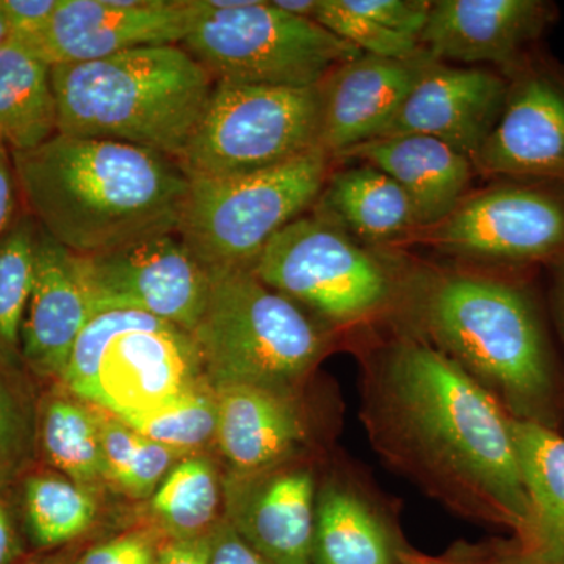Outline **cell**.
<instances>
[{
	"label": "cell",
	"instance_id": "23",
	"mask_svg": "<svg viewBox=\"0 0 564 564\" xmlns=\"http://www.w3.org/2000/svg\"><path fill=\"white\" fill-rule=\"evenodd\" d=\"M51 70L20 41L0 47V141L10 152L35 150L57 135Z\"/></svg>",
	"mask_w": 564,
	"mask_h": 564
},
{
	"label": "cell",
	"instance_id": "2",
	"mask_svg": "<svg viewBox=\"0 0 564 564\" xmlns=\"http://www.w3.org/2000/svg\"><path fill=\"white\" fill-rule=\"evenodd\" d=\"M11 158L25 214L80 258L180 229L191 182L161 152L57 133Z\"/></svg>",
	"mask_w": 564,
	"mask_h": 564
},
{
	"label": "cell",
	"instance_id": "1",
	"mask_svg": "<svg viewBox=\"0 0 564 564\" xmlns=\"http://www.w3.org/2000/svg\"><path fill=\"white\" fill-rule=\"evenodd\" d=\"M386 426L415 466L529 533V497L516 455L511 419L491 392L443 351L402 340L378 389Z\"/></svg>",
	"mask_w": 564,
	"mask_h": 564
},
{
	"label": "cell",
	"instance_id": "25",
	"mask_svg": "<svg viewBox=\"0 0 564 564\" xmlns=\"http://www.w3.org/2000/svg\"><path fill=\"white\" fill-rule=\"evenodd\" d=\"M391 538L361 497L323 489L315 505L313 564H397Z\"/></svg>",
	"mask_w": 564,
	"mask_h": 564
},
{
	"label": "cell",
	"instance_id": "29",
	"mask_svg": "<svg viewBox=\"0 0 564 564\" xmlns=\"http://www.w3.org/2000/svg\"><path fill=\"white\" fill-rule=\"evenodd\" d=\"M24 503L33 540L43 547L76 540L90 529L98 513L90 489L54 474L29 477Z\"/></svg>",
	"mask_w": 564,
	"mask_h": 564
},
{
	"label": "cell",
	"instance_id": "15",
	"mask_svg": "<svg viewBox=\"0 0 564 564\" xmlns=\"http://www.w3.org/2000/svg\"><path fill=\"white\" fill-rule=\"evenodd\" d=\"M225 519L270 564H313L315 485L304 467L282 463L223 481Z\"/></svg>",
	"mask_w": 564,
	"mask_h": 564
},
{
	"label": "cell",
	"instance_id": "35",
	"mask_svg": "<svg viewBox=\"0 0 564 564\" xmlns=\"http://www.w3.org/2000/svg\"><path fill=\"white\" fill-rule=\"evenodd\" d=\"M61 0H0L10 39L29 43L46 31Z\"/></svg>",
	"mask_w": 564,
	"mask_h": 564
},
{
	"label": "cell",
	"instance_id": "27",
	"mask_svg": "<svg viewBox=\"0 0 564 564\" xmlns=\"http://www.w3.org/2000/svg\"><path fill=\"white\" fill-rule=\"evenodd\" d=\"M220 478L209 458L188 455L151 496V511L173 540L207 536L220 519Z\"/></svg>",
	"mask_w": 564,
	"mask_h": 564
},
{
	"label": "cell",
	"instance_id": "24",
	"mask_svg": "<svg viewBox=\"0 0 564 564\" xmlns=\"http://www.w3.org/2000/svg\"><path fill=\"white\" fill-rule=\"evenodd\" d=\"M325 204L345 228L369 242L397 245L421 226L406 192L370 165L334 174Z\"/></svg>",
	"mask_w": 564,
	"mask_h": 564
},
{
	"label": "cell",
	"instance_id": "40",
	"mask_svg": "<svg viewBox=\"0 0 564 564\" xmlns=\"http://www.w3.org/2000/svg\"><path fill=\"white\" fill-rule=\"evenodd\" d=\"M17 554L18 540L13 521H11L9 508L0 500V564L13 563Z\"/></svg>",
	"mask_w": 564,
	"mask_h": 564
},
{
	"label": "cell",
	"instance_id": "26",
	"mask_svg": "<svg viewBox=\"0 0 564 564\" xmlns=\"http://www.w3.org/2000/svg\"><path fill=\"white\" fill-rule=\"evenodd\" d=\"M39 441L44 458L63 477L90 489L107 481L96 408L70 393H52L41 404Z\"/></svg>",
	"mask_w": 564,
	"mask_h": 564
},
{
	"label": "cell",
	"instance_id": "31",
	"mask_svg": "<svg viewBox=\"0 0 564 564\" xmlns=\"http://www.w3.org/2000/svg\"><path fill=\"white\" fill-rule=\"evenodd\" d=\"M217 397L207 381L177 393L151 410L126 415L120 421L135 432L185 455H193L215 441Z\"/></svg>",
	"mask_w": 564,
	"mask_h": 564
},
{
	"label": "cell",
	"instance_id": "41",
	"mask_svg": "<svg viewBox=\"0 0 564 564\" xmlns=\"http://www.w3.org/2000/svg\"><path fill=\"white\" fill-rule=\"evenodd\" d=\"M272 3L276 9L285 11V13L293 14V17L314 21L318 0H272Z\"/></svg>",
	"mask_w": 564,
	"mask_h": 564
},
{
	"label": "cell",
	"instance_id": "7",
	"mask_svg": "<svg viewBox=\"0 0 564 564\" xmlns=\"http://www.w3.org/2000/svg\"><path fill=\"white\" fill-rule=\"evenodd\" d=\"M325 150L232 177H188L177 236L210 273L251 270L267 243L302 217L328 181Z\"/></svg>",
	"mask_w": 564,
	"mask_h": 564
},
{
	"label": "cell",
	"instance_id": "30",
	"mask_svg": "<svg viewBox=\"0 0 564 564\" xmlns=\"http://www.w3.org/2000/svg\"><path fill=\"white\" fill-rule=\"evenodd\" d=\"M39 225L22 212L0 237V359L17 367L21 358V326L32 291Z\"/></svg>",
	"mask_w": 564,
	"mask_h": 564
},
{
	"label": "cell",
	"instance_id": "42",
	"mask_svg": "<svg viewBox=\"0 0 564 564\" xmlns=\"http://www.w3.org/2000/svg\"><path fill=\"white\" fill-rule=\"evenodd\" d=\"M10 40L9 25H7L6 18H3L2 11H0V47Z\"/></svg>",
	"mask_w": 564,
	"mask_h": 564
},
{
	"label": "cell",
	"instance_id": "39",
	"mask_svg": "<svg viewBox=\"0 0 564 564\" xmlns=\"http://www.w3.org/2000/svg\"><path fill=\"white\" fill-rule=\"evenodd\" d=\"M155 564H209L207 538L173 540L158 551Z\"/></svg>",
	"mask_w": 564,
	"mask_h": 564
},
{
	"label": "cell",
	"instance_id": "36",
	"mask_svg": "<svg viewBox=\"0 0 564 564\" xmlns=\"http://www.w3.org/2000/svg\"><path fill=\"white\" fill-rule=\"evenodd\" d=\"M158 551L143 534H124L98 544L76 564H155Z\"/></svg>",
	"mask_w": 564,
	"mask_h": 564
},
{
	"label": "cell",
	"instance_id": "38",
	"mask_svg": "<svg viewBox=\"0 0 564 564\" xmlns=\"http://www.w3.org/2000/svg\"><path fill=\"white\" fill-rule=\"evenodd\" d=\"M21 195L14 173L13 158L6 144L0 141V237L20 217Z\"/></svg>",
	"mask_w": 564,
	"mask_h": 564
},
{
	"label": "cell",
	"instance_id": "32",
	"mask_svg": "<svg viewBox=\"0 0 564 564\" xmlns=\"http://www.w3.org/2000/svg\"><path fill=\"white\" fill-rule=\"evenodd\" d=\"M314 21L356 50L375 57L411 58L425 51L417 39L389 31L347 9L343 0H318Z\"/></svg>",
	"mask_w": 564,
	"mask_h": 564
},
{
	"label": "cell",
	"instance_id": "20",
	"mask_svg": "<svg viewBox=\"0 0 564 564\" xmlns=\"http://www.w3.org/2000/svg\"><path fill=\"white\" fill-rule=\"evenodd\" d=\"M339 158L358 159L391 176L410 196L419 228L444 220L463 202L474 172L469 159L426 135L378 137Z\"/></svg>",
	"mask_w": 564,
	"mask_h": 564
},
{
	"label": "cell",
	"instance_id": "34",
	"mask_svg": "<svg viewBox=\"0 0 564 564\" xmlns=\"http://www.w3.org/2000/svg\"><path fill=\"white\" fill-rule=\"evenodd\" d=\"M344 6L389 31L417 39L429 20L432 2L425 0H343Z\"/></svg>",
	"mask_w": 564,
	"mask_h": 564
},
{
	"label": "cell",
	"instance_id": "13",
	"mask_svg": "<svg viewBox=\"0 0 564 564\" xmlns=\"http://www.w3.org/2000/svg\"><path fill=\"white\" fill-rule=\"evenodd\" d=\"M507 79L502 113L474 170L564 191V74L527 57Z\"/></svg>",
	"mask_w": 564,
	"mask_h": 564
},
{
	"label": "cell",
	"instance_id": "10",
	"mask_svg": "<svg viewBox=\"0 0 564 564\" xmlns=\"http://www.w3.org/2000/svg\"><path fill=\"white\" fill-rule=\"evenodd\" d=\"M251 272L292 302L336 323L377 313L391 295L384 263L325 217H299L267 243Z\"/></svg>",
	"mask_w": 564,
	"mask_h": 564
},
{
	"label": "cell",
	"instance_id": "14",
	"mask_svg": "<svg viewBox=\"0 0 564 564\" xmlns=\"http://www.w3.org/2000/svg\"><path fill=\"white\" fill-rule=\"evenodd\" d=\"M195 13V0H61L46 31L20 43L51 66L102 61L182 44Z\"/></svg>",
	"mask_w": 564,
	"mask_h": 564
},
{
	"label": "cell",
	"instance_id": "5",
	"mask_svg": "<svg viewBox=\"0 0 564 564\" xmlns=\"http://www.w3.org/2000/svg\"><path fill=\"white\" fill-rule=\"evenodd\" d=\"M210 274L206 310L191 333L207 383L288 393L321 356L322 334L295 302L251 270Z\"/></svg>",
	"mask_w": 564,
	"mask_h": 564
},
{
	"label": "cell",
	"instance_id": "4",
	"mask_svg": "<svg viewBox=\"0 0 564 564\" xmlns=\"http://www.w3.org/2000/svg\"><path fill=\"white\" fill-rule=\"evenodd\" d=\"M419 313L440 351L503 397L516 419L540 421L554 381L543 329L521 289L492 278L441 273L422 289Z\"/></svg>",
	"mask_w": 564,
	"mask_h": 564
},
{
	"label": "cell",
	"instance_id": "19",
	"mask_svg": "<svg viewBox=\"0 0 564 564\" xmlns=\"http://www.w3.org/2000/svg\"><path fill=\"white\" fill-rule=\"evenodd\" d=\"M93 314L76 254L39 228L32 291L21 326L22 362L41 378L61 381Z\"/></svg>",
	"mask_w": 564,
	"mask_h": 564
},
{
	"label": "cell",
	"instance_id": "12",
	"mask_svg": "<svg viewBox=\"0 0 564 564\" xmlns=\"http://www.w3.org/2000/svg\"><path fill=\"white\" fill-rule=\"evenodd\" d=\"M76 258L93 313L135 310L192 333L206 310L212 274L177 234Z\"/></svg>",
	"mask_w": 564,
	"mask_h": 564
},
{
	"label": "cell",
	"instance_id": "22",
	"mask_svg": "<svg viewBox=\"0 0 564 564\" xmlns=\"http://www.w3.org/2000/svg\"><path fill=\"white\" fill-rule=\"evenodd\" d=\"M519 470L529 497L530 560L527 564H562L564 560V437L541 421L511 419Z\"/></svg>",
	"mask_w": 564,
	"mask_h": 564
},
{
	"label": "cell",
	"instance_id": "43",
	"mask_svg": "<svg viewBox=\"0 0 564 564\" xmlns=\"http://www.w3.org/2000/svg\"><path fill=\"white\" fill-rule=\"evenodd\" d=\"M403 564H464V563H452V562H440V560H421V558H408L404 560Z\"/></svg>",
	"mask_w": 564,
	"mask_h": 564
},
{
	"label": "cell",
	"instance_id": "21",
	"mask_svg": "<svg viewBox=\"0 0 564 564\" xmlns=\"http://www.w3.org/2000/svg\"><path fill=\"white\" fill-rule=\"evenodd\" d=\"M218 448L231 474H252L288 462L304 440V426L288 393L256 386L214 389Z\"/></svg>",
	"mask_w": 564,
	"mask_h": 564
},
{
	"label": "cell",
	"instance_id": "9",
	"mask_svg": "<svg viewBox=\"0 0 564 564\" xmlns=\"http://www.w3.org/2000/svg\"><path fill=\"white\" fill-rule=\"evenodd\" d=\"M321 135V84L215 82L206 113L180 163L188 177L240 176L322 148Z\"/></svg>",
	"mask_w": 564,
	"mask_h": 564
},
{
	"label": "cell",
	"instance_id": "17",
	"mask_svg": "<svg viewBox=\"0 0 564 564\" xmlns=\"http://www.w3.org/2000/svg\"><path fill=\"white\" fill-rule=\"evenodd\" d=\"M552 21L543 0H436L419 43L436 62L492 63L508 77Z\"/></svg>",
	"mask_w": 564,
	"mask_h": 564
},
{
	"label": "cell",
	"instance_id": "3",
	"mask_svg": "<svg viewBox=\"0 0 564 564\" xmlns=\"http://www.w3.org/2000/svg\"><path fill=\"white\" fill-rule=\"evenodd\" d=\"M58 133L120 141L180 162L214 93V77L181 44L52 66Z\"/></svg>",
	"mask_w": 564,
	"mask_h": 564
},
{
	"label": "cell",
	"instance_id": "18",
	"mask_svg": "<svg viewBox=\"0 0 564 564\" xmlns=\"http://www.w3.org/2000/svg\"><path fill=\"white\" fill-rule=\"evenodd\" d=\"M436 62L426 51L411 58L362 54L321 82V147L337 158L380 135L423 74Z\"/></svg>",
	"mask_w": 564,
	"mask_h": 564
},
{
	"label": "cell",
	"instance_id": "45",
	"mask_svg": "<svg viewBox=\"0 0 564 564\" xmlns=\"http://www.w3.org/2000/svg\"><path fill=\"white\" fill-rule=\"evenodd\" d=\"M563 314H564V278H563Z\"/></svg>",
	"mask_w": 564,
	"mask_h": 564
},
{
	"label": "cell",
	"instance_id": "46",
	"mask_svg": "<svg viewBox=\"0 0 564 564\" xmlns=\"http://www.w3.org/2000/svg\"><path fill=\"white\" fill-rule=\"evenodd\" d=\"M497 564H527V562L525 563H507V562H505V563H497Z\"/></svg>",
	"mask_w": 564,
	"mask_h": 564
},
{
	"label": "cell",
	"instance_id": "11",
	"mask_svg": "<svg viewBox=\"0 0 564 564\" xmlns=\"http://www.w3.org/2000/svg\"><path fill=\"white\" fill-rule=\"evenodd\" d=\"M403 242L488 262H564V191L532 182L496 185Z\"/></svg>",
	"mask_w": 564,
	"mask_h": 564
},
{
	"label": "cell",
	"instance_id": "44",
	"mask_svg": "<svg viewBox=\"0 0 564 564\" xmlns=\"http://www.w3.org/2000/svg\"><path fill=\"white\" fill-rule=\"evenodd\" d=\"M25 564H66V563L62 562V560H57V558H46V560H35V562H29Z\"/></svg>",
	"mask_w": 564,
	"mask_h": 564
},
{
	"label": "cell",
	"instance_id": "28",
	"mask_svg": "<svg viewBox=\"0 0 564 564\" xmlns=\"http://www.w3.org/2000/svg\"><path fill=\"white\" fill-rule=\"evenodd\" d=\"M96 411L101 429L107 481L118 486L132 499L152 496L174 464L188 456L148 440L128 423L99 408Z\"/></svg>",
	"mask_w": 564,
	"mask_h": 564
},
{
	"label": "cell",
	"instance_id": "37",
	"mask_svg": "<svg viewBox=\"0 0 564 564\" xmlns=\"http://www.w3.org/2000/svg\"><path fill=\"white\" fill-rule=\"evenodd\" d=\"M206 538L209 564H270L226 519H220Z\"/></svg>",
	"mask_w": 564,
	"mask_h": 564
},
{
	"label": "cell",
	"instance_id": "33",
	"mask_svg": "<svg viewBox=\"0 0 564 564\" xmlns=\"http://www.w3.org/2000/svg\"><path fill=\"white\" fill-rule=\"evenodd\" d=\"M0 359V486H6L31 459L35 423L31 404L13 372Z\"/></svg>",
	"mask_w": 564,
	"mask_h": 564
},
{
	"label": "cell",
	"instance_id": "16",
	"mask_svg": "<svg viewBox=\"0 0 564 564\" xmlns=\"http://www.w3.org/2000/svg\"><path fill=\"white\" fill-rule=\"evenodd\" d=\"M507 93L508 79L500 74L434 62L378 137H433L474 165L499 121Z\"/></svg>",
	"mask_w": 564,
	"mask_h": 564
},
{
	"label": "cell",
	"instance_id": "8",
	"mask_svg": "<svg viewBox=\"0 0 564 564\" xmlns=\"http://www.w3.org/2000/svg\"><path fill=\"white\" fill-rule=\"evenodd\" d=\"M196 13L181 46L215 82L315 87L361 51L315 21L285 13L265 0L212 9L195 0Z\"/></svg>",
	"mask_w": 564,
	"mask_h": 564
},
{
	"label": "cell",
	"instance_id": "47",
	"mask_svg": "<svg viewBox=\"0 0 564 564\" xmlns=\"http://www.w3.org/2000/svg\"><path fill=\"white\" fill-rule=\"evenodd\" d=\"M562 564H564V560H563Z\"/></svg>",
	"mask_w": 564,
	"mask_h": 564
},
{
	"label": "cell",
	"instance_id": "6",
	"mask_svg": "<svg viewBox=\"0 0 564 564\" xmlns=\"http://www.w3.org/2000/svg\"><path fill=\"white\" fill-rule=\"evenodd\" d=\"M206 381L192 334L135 310H106L82 329L61 378L115 417L143 413Z\"/></svg>",
	"mask_w": 564,
	"mask_h": 564
}]
</instances>
